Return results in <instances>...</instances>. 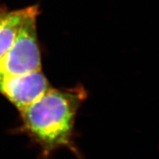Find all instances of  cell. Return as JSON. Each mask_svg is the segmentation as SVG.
Masks as SVG:
<instances>
[{
	"label": "cell",
	"mask_w": 159,
	"mask_h": 159,
	"mask_svg": "<svg viewBox=\"0 0 159 159\" xmlns=\"http://www.w3.org/2000/svg\"><path fill=\"white\" fill-rule=\"evenodd\" d=\"M51 88L42 71L0 78V93L18 111H23Z\"/></svg>",
	"instance_id": "3957f363"
},
{
	"label": "cell",
	"mask_w": 159,
	"mask_h": 159,
	"mask_svg": "<svg viewBox=\"0 0 159 159\" xmlns=\"http://www.w3.org/2000/svg\"><path fill=\"white\" fill-rule=\"evenodd\" d=\"M87 91L82 85L51 88L20 111L21 125L16 132L27 135L38 147V159H53L55 152L67 149L77 159H84L75 142V123Z\"/></svg>",
	"instance_id": "6da1fadb"
},
{
	"label": "cell",
	"mask_w": 159,
	"mask_h": 159,
	"mask_svg": "<svg viewBox=\"0 0 159 159\" xmlns=\"http://www.w3.org/2000/svg\"><path fill=\"white\" fill-rule=\"evenodd\" d=\"M39 13L38 5L29 7L14 42L0 59V78L42 70V56L37 32Z\"/></svg>",
	"instance_id": "7a4b0ae2"
},
{
	"label": "cell",
	"mask_w": 159,
	"mask_h": 159,
	"mask_svg": "<svg viewBox=\"0 0 159 159\" xmlns=\"http://www.w3.org/2000/svg\"><path fill=\"white\" fill-rule=\"evenodd\" d=\"M28 10L29 7L17 10H9L6 7H0V59L14 42Z\"/></svg>",
	"instance_id": "277c9868"
}]
</instances>
